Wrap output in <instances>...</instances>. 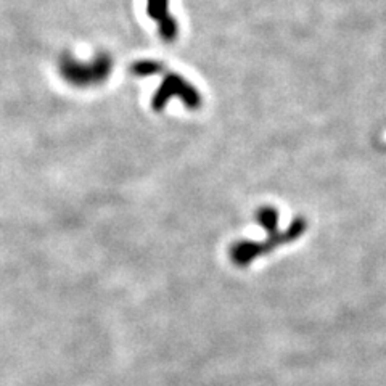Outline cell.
<instances>
[{"label": "cell", "instance_id": "obj_1", "mask_svg": "<svg viewBox=\"0 0 386 386\" xmlns=\"http://www.w3.org/2000/svg\"><path fill=\"white\" fill-rule=\"evenodd\" d=\"M261 255H264L261 241H239L230 250V259L240 267L248 266L251 261H255Z\"/></svg>", "mask_w": 386, "mask_h": 386}, {"label": "cell", "instance_id": "obj_2", "mask_svg": "<svg viewBox=\"0 0 386 386\" xmlns=\"http://www.w3.org/2000/svg\"><path fill=\"white\" fill-rule=\"evenodd\" d=\"M256 219H257V223L261 224V227L266 229L269 235H274L279 232L277 230V224H279V214H277V211L274 208H269V206L261 208L259 211H257Z\"/></svg>", "mask_w": 386, "mask_h": 386}]
</instances>
